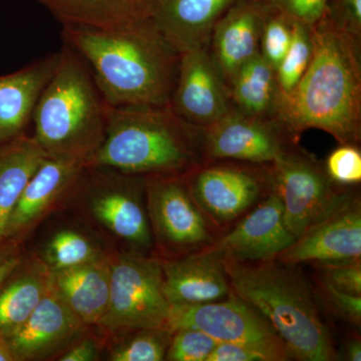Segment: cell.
Listing matches in <instances>:
<instances>
[{
  "mask_svg": "<svg viewBox=\"0 0 361 361\" xmlns=\"http://www.w3.org/2000/svg\"><path fill=\"white\" fill-rule=\"evenodd\" d=\"M312 56L288 94L278 97L273 120L293 141L306 130L329 133L341 145L361 137L360 37L330 13L310 27Z\"/></svg>",
  "mask_w": 361,
  "mask_h": 361,
  "instance_id": "obj_1",
  "label": "cell"
},
{
  "mask_svg": "<svg viewBox=\"0 0 361 361\" xmlns=\"http://www.w3.org/2000/svg\"><path fill=\"white\" fill-rule=\"evenodd\" d=\"M63 37L106 106H170L180 54L151 18L116 28L66 25Z\"/></svg>",
  "mask_w": 361,
  "mask_h": 361,
  "instance_id": "obj_2",
  "label": "cell"
},
{
  "mask_svg": "<svg viewBox=\"0 0 361 361\" xmlns=\"http://www.w3.org/2000/svg\"><path fill=\"white\" fill-rule=\"evenodd\" d=\"M85 164L126 176L185 177L204 164L202 129L170 106H106L103 141Z\"/></svg>",
  "mask_w": 361,
  "mask_h": 361,
  "instance_id": "obj_3",
  "label": "cell"
},
{
  "mask_svg": "<svg viewBox=\"0 0 361 361\" xmlns=\"http://www.w3.org/2000/svg\"><path fill=\"white\" fill-rule=\"evenodd\" d=\"M223 263L233 293L264 316L293 360H336L332 337L310 285L293 265L232 258H223Z\"/></svg>",
  "mask_w": 361,
  "mask_h": 361,
  "instance_id": "obj_4",
  "label": "cell"
},
{
  "mask_svg": "<svg viewBox=\"0 0 361 361\" xmlns=\"http://www.w3.org/2000/svg\"><path fill=\"white\" fill-rule=\"evenodd\" d=\"M32 120L33 137L49 157L87 161L103 141L106 104L84 61L68 45L59 52Z\"/></svg>",
  "mask_w": 361,
  "mask_h": 361,
  "instance_id": "obj_5",
  "label": "cell"
},
{
  "mask_svg": "<svg viewBox=\"0 0 361 361\" xmlns=\"http://www.w3.org/2000/svg\"><path fill=\"white\" fill-rule=\"evenodd\" d=\"M170 314L160 261L127 254L111 259L110 299L99 326L111 334L168 329Z\"/></svg>",
  "mask_w": 361,
  "mask_h": 361,
  "instance_id": "obj_6",
  "label": "cell"
},
{
  "mask_svg": "<svg viewBox=\"0 0 361 361\" xmlns=\"http://www.w3.org/2000/svg\"><path fill=\"white\" fill-rule=\"evenodd\" d=\"M267 175L282 202L285 224L296 239L355 197L330 179L324 166L291 148L270 164Z\"/></svg>",
  "mask_w": 361,
  "mask_h": 361,
  "instance_id": "obj_7",
  "label": "cell"
},
{
  "mask_svg": "<svg viewBox=\"0 0 361 361\" xmlns=\"http://www.w3.org/2000/svg\"><path fill=\"white\" fill-rule=\"evenodd\" d=\"M185 177H149L147 212L152 233L163 248L177 253H195L215 240L212 227L192 198Z\"/></svg>",
  "mask_w": 361,
  "mask_h": 361,
  "instance_id": "obj_8",
  "label": "cell"
},
{
  "mask_svg": "<svg viewBox=\"0 0 361 361\" xmlns=\"http://www.w3.org/2000/svg\"><path fill=\"white\" fill-rule=\"evenodd\" d=\"M186 329L201 330L218 342L286 348L264 316L233 292L215 302L171 305L169 331Z\"/></svg>",
  "mask_w": 361,
  "mask_h": 361,
  "instance_id": "obj_9",
  "label": "cell"
},
{
  "mask_svg": "<svg viewBox=\"0 0 361 361\" xmlns=\"http://www.w3.org/2000/svg\"><path fill=\"white\" fill-rule=\"evenodd\" d=\"M287 137H290L273 118L248 116L232 108L217 122L202 129L204 161L270 165L290 148Z\"/></svg>",
  "mask_w": 361,
  "mask_h": 361,
  "instance_id": "obj_10",
  "label": "cell"
},
{
  "mask_svg": "<svg viewBox=\"0 0 361 361\" xmlns=\"http://www.w3.org/2000/svg\"><path fill=\"white\" fill-rule=\"evenodd\" d=\"M192 198L211 226H223L243 217L257 205L266 186L267 173L258 174L235 165H202L185 177Z\"/></svg>",
  "mask_w": 361,
  "mask_h": 361,
  "instance_id": "obj_11",
  "label": "cell"
},
{
  "mask_svg": "<svg viewBox=\"0 0 361 361\" xmlns=\"http://www.w3.org/2000/svg\"><path fill=\"white\" fill-rule=\"evenodd\" d=\"M171 108L185 122L203 128L233 108L229 90L208 47L182 52Z\"/></svg>",
  "mask_w": 361,
  "mask_h": 361,
  "instance_id": "obj_12",
  "label": "cell"
},
{
  "mask_svg": "<svg viewBox=\"0 0 361 361\" xmlns=\"http://www.w3.org/2000/svg\"><path fill=\"white\" fill-rule=\"evenodd\" d=\"M361 259V204L355 196L316 223L275 260L284 264L353 262Z\"/></svg>",
  "mask_w": 361,
  "mask_h": 361,
  "instance_id": "obj_13",
  "label": "cell"
},
{
  "mask_svg": "<svg viewBox=\"0 0 361 361\" xmlns=\"http://www.w3.org/2000/svg\"><path fill=\"white\" fill-rule=\"evenodd\" d=\"M296 238L285 224L279 196L269 192L236 226L210 246L223 258L247 262L275 260Z\"/></svg>",
  "mask_w": 361,
  "mask_h": 361,
  "instance_id": "obj_14",
  "label": "cell"
},
{
  "mask_svg": "<svg viewBox=\"0 0 361 361\" xmlns=\"http://www.w3.org/2000/svg\"><path fill=\"white\" fill-rule=\"evenodd\" d=\"M85 327L52 284L39 306L7 341L16 360H42L77 338Z\"/></svg>",
  "mask_w": 361,
  "mask_h": 361,
  "instance_id": "obj_15",
  "label": "cell"
},
{
  "mask_svg": "<svg viewBox=\"0 0 361 361\" xmlns=\"http://www.w3.org/2000/svg\"><path fill=\"white\" fill-rule=\"evenodd\" d=\"M161 263L171 305L215 302L232 293L222 256L208 247Z\"/></svg>",
  "mask_w": 361,
  "mask_h": 361,
  "instance_id": "obj_16",
  "label": "cell"
},
{
  "mask_svg": "<svg viewBox=\"0 0 361 361\" xmlns=\"http://www.w3.org/2000/svg\"><path fill=\"white\" fill-rule=\"evenodd\" d=\"M265 13L263 0H236L216 23L209 49L227 85L259 54Z\"/></svg>",
  "mask_w": 361,
  "mask_h": 361,
  "instance_id": "obj_17",
  "label": "cell"
},
{
  "mask_svg": "<svg viewBox=\"0 0 361 361\" xmlns=\"http://www.w3.org/2000/svg\"><path fill=\"white\" fill-rule=\"evenodd\" d=\"M87 170L85 160L47 156L32 176L7 222L4 239L30 231Z\"/></svg>",
  "mask_w": 361,
  "mask_h": 361,
  "instance_id": "obj_18",
  "label": "cell"
},
{
  "mask_svg": "<svg viewBox=\"0 0 361 361\" xmlns=\"http://www.w3.org/2000/svg\"><path fill=\"white\" fill-rule=\"evenodd\" d=\"M236 0H152L149 18L179 52L208 47L214 27Z\"/></svg>",
  "mask_w": 361,
  "mask_h": 361,
  "instance_id": "obj_19",
  "label": "cell"
},
{
  "mask_svg": "<svg viewBox=\"0 0 361 361\" xmlns=\"http://www.w3.org/2000/svg\"><path fill=\"white\" fill-rule=\"evenodd\" d=\"M58 61L59 54H52L23 70L0 77V145L25 134Z\"/></svg>",
  "mask_w": 361,
  "mask_h": 361,
  "instance_id": "obj_20",
  "label": "cell"
},
{
  "mask_svg": "<svg viewBox=\"0 0 361 361\" xmlns=\"http://www.w3.org/2000/svg\"><path fill=\"white\" fill-rule=\"evenodd\" d=\"M51 274L54 289L80 322L85 326L99 325L110 299L111 259L104 255Z\"/></svg>",
  "mask_w": 361,
  "mask_h": 361,
  "instance_id": "obj_21",
  "label": "cell"
},
{
  "mask_svg": "<svg viewBox=\"0 0 361 361\" xmlns=\"http://www.w3.org/2000/svg\"><path fill=\"white\" fill-rule=\"evenodd\" d=\"M51 286V271L42 258L21 259L0 286V336L7 338L20 329Z\"/></svg>",
  "mask_w": 361,
  "mask_h": 361,
  "instance_id": "obj_22",
  "label": "cell"
},
{
  "mask_svg": "<svg viewBox=\"0 0 361 361\" xmlns=\"http://www.w3.org/2000/svg\"><path fill=\"white\" fill-rule=\"evenodd\" d=\"M92 215L116 237L139 248H149L153 233L148 212L130 188L104 186L90 201Z\"/></svg>",
  "mask_w": 361,
  "mask_h": 361,
  "instance_id": "obj_23",
  "label": "cell"
},
{
  "mask_svg": "<svg viewBox=\"0 0 361 361\" xmlns=\"http://www.w3.org/2000/svg\"><path fill=\"white\" fill-rule=\"evenodd\" d=\"M47 157L35 137L25 134L0 147V243L26 185Z\"/></svg>",
  "mask_w": 361,
  "mask_h": 361,
  "instance_id": "obj_24",
  "label": "cell"
},
{
  "mask_svg": "<svg viewBox=\"0 0 361 361\" xmlns=\"http://www.w3.org/2000/svg\"><path fill=\"white\" fill-rule=\"evenodd\" d=\"M63 25L116 28L149 18L151 0H39Z\"/></svg>",
  "mask_w": 361,
  "mask_h": 361,
  "instance_id": "obj_25",
  "label": "cell"
},
{
  "mask_svg": "<svg viewBox=\"0 0 361 361\" xmlns=\"http://www.w3.org/2000/svg\"><path fill=\"white\" fill-rule=\"evenodd\" d=\"M228 90L237 110L257 118L274 116L279 94L276 71L260 52L237 71Z\"/></svg>",
  "mask_w": 361,
  "mask_h": 361,
  "instance_id": "obj_26",
  "label": "cell"
},
{
  "mask_svg": "<svg viewBox=\"0 0 361 361\" xmlns=\"http://www.w3.org/2000/svg\"><path fill=\"white\" fill-rule=\"evenodd\" d=\"M104 254L96 244L75 230L58 231L45 246L42 261L51 272L92 262Z\"/></svg>",
  "mask_w": 361,
  "mask_h": 361,
  "instance_id": "obj_27",
  "label": "cell"
},
{
  "mask_svg": "<svg viewBox=\"0 0 361 361\" xmlns=\"http://www.w3.org/2000/svg\"><path fill=\"white\" fill-rule=\"evenodd\" d=\"M312 56L310 27L294 21L290 47L276 70L278 97L288 94L303 77Z\"/></svg>",
  "mask_w": 361,
  "mask_h": 361,
  "instance_id": "obj_28",
  "label": "cell"
},
{
  "mask_svg": "<svg viewBox=\"0 0 361 361\" xmlns=\"http://www.w3.org/2000/svg\"><path fill=\"white\" fill-rule=\"evenodd\" d=\"M132 332V336L111 350L110 360H165L172 332L166 329H145Z\"/></svg>",
  "mask_w": 361,
  "mask_h": 361,
  "instance_id": "obj_29",
  "label": "cell"
},
{
  "mask_svg": "<svg viewBox=\"0 0 361 361\" xmlns=\"http://www.w3.org/2000/svg\"><path fill=\"white\" fill-rule=\"evenodd\" d=\"M293 26L294 20L289 16L266 4L259 52L275 71L290 47Z\"/></svg>",
  "mask_w": 361,
  "mask_h": 361,
  "instance_id": "obj_30",
  "label": "cell"
},
{
  "mask_svg": "<svg viewBox=\"0 0 361 361\" xmlns=\"http://www.w3.org/2000/svg\"><path fill=\"white\" fill-rule=\"evenodd\" d=\"M218 341L198 329H179L172 332L165 360L208 361Z\"/></svg>",
  "mask_w": 361,
  "mask_h": 361,
  "instance_id": "obj_31",
  "label": "cell"
},
{
  "mask_svg": "<svg viewBox=\"0 0 361 361\" xmlns=\"http://www.w3.org/2000/svg\"><path fill=\"white\" fill-rule=\"evenodd\" d=\"M292 360L286 348L218 342L208 361H286Z\"/></svg>",
  "mask_w": 361,
  "mask_h": 361,
  "instance_id": "obj_32",
  "label": "cell"
},
{
  "mask_svg": "<svg viewBox=\"0 0 361 361\" xmlns=\"http://www.w3.org/2000/svg\"><path fill=\"white\" fill-rule=\"evenodd\" d=\"M325 170L330 179L348 187L361 182V153L356 145H341L327 158Z\"/></svg>",
  "mask_w": 361,
  "mask_h": 361,
  "instance_id": "obj_33",
  "label": "cell"
},
{
  "mask_svg": "<svg viewBox=\"0 0 361 361\" xmlns=\"http://www.w3.org/2000/svg\"><path fill=\"white\" fill-rule=\"evenodd\" d=\"M287 16L311 27L326 13L330 0H263Z\"/></svg>",
  "mask_w": 361,
  "mask_h": 361,
  "instance_id": "obj_34",
  "label": "cell"
},
{
  "mask_svg": "<svg viewBox=\"0 0 361 361\" xmlns=\"http://www.w3.org/2000/svg\"><path fill=\"white\" fill-rule=\"evenodd\" d=\"M317 267L322 271V279L338 290L361 296V261L330 263Z\"/></svg>",
  "mask_w": 361,
  "mask_h": 361,
  "instance_id": "obj_35",
  "label": "cell"
},
{
  "mask_svg": "<svg viewBox=\"0 0 361 361\" xmlns=\"http://www.w3.org/2000/svg\"><path fill=\"white\" fill-rule=\"evenodd\" d=\"M323 295L330 307L355 326L361 324V296L338 290L329 282L322 279Z\"/></svg>",
  "mask_w": 361,
  "mask_h": 361,
  "instance_id": "obj_36",
  "label": "cell"
},
{
  "mask_svg": "<svg viewBox=\"0 0 361 361\" xmlns=\"http://www.w3.org/2000/svg\"><path fill=\"white\" fill-rule=\"evenodd\" d=\"M329 11L349 32L360 39L361 0H330Z\"/></svg>",
  "mask_w": 361,
  "mask_h": 361,
  "instance_id": "obj_37",
  "label": "cell"
},
{
  "mask_svg": "<svg viewBox=\"0 0 361 361\" xmlns=\"http://www.w3.org/2000/svg\"><path fill=\"white\" fill-rule=\"evenodd\" d=\"M99 356V345L94 339L84 338L75 342L63 355L59 356L61 361H92Z\"/></svg>",
  "mask_w": 361,
  "mask_h": 361,
  "instance_id": "obj_38",
  "label": "cell"
},
{
  "mask_svg": "<svg viewBox=\"0 0 361 361\" xmlns=\"http://www.w3.org/2000/svg\"><path fill=\"white\" fill-rule=\"evenodd\" d=\"M21 259L18 246L11 245L0 249V286L20 264Z\"/></svg>",
  "mask_w": 361,
  "mask_h": 361,
  "instance_id": "obj_39",
  "label": "cell"
},
{
  "mask_svg": "<svg viewBox=\"0 0 361 361\" xmlns=\"http://www.w3.org/2000/svg\"><path fill=\"white\" fill-rule=\"evenodd\" d=\"M346 360L350 361L361 360V342L360 338L348 342L345 348Z\"/></svg>",
  "mask_w": 361,
  "mask_h": 361,
  "instance_id": "obj_40",
  "label": "cell"
},
{
  "mask_svg": "<svg viewBox=\"0 0 361 361\" xmlns=\"http://www.w3.org/2000/svg\"><path fill=\"white\" fill-rule=\"evenodd\" d=\"M0 361H16L11 344L4 336H0Z\"/></svg>",
  "mask_w": 361,
  "mask_h": 361,
  "instance_id": "obj_41",
  "label": "cell"
},
{
  "mask_svg": "<svg viewBox=\"0 0 361 361\" xmlns=\"http://www.w3.org/2000/svg\"><path fill=\"white\" fill-rule=\"evenodd\" d=\"M151 4H152V0H151Z\"/></svg>",
  "mask_w": 361,
  "mask_h": 361,
  "instance_id": "obj_42",
  "label": "cell"
}]
</instances>
